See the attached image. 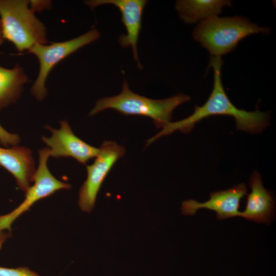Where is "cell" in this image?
<instances>
[{
    "instance_id": "6da1fadb",
    "label": "cell",
    "mask_w": 276,
    "mask_h": 276,
    "mask_svg": "<svg viewBox=\"0 0 276 276\" xmlns=\"http://www.w3.org/2000/svg\"><path fill=\"white\" fill-rule=\"evenodd\" d=\"M211 65L214 70V84L212 93L202 106L196 105L190 116L179 121L170 122L155 136L147 141L148 146L162 136L179 130L187 133L191 131L195 124L201 120L214 115H227L234 117L238 130L251 133H260L269 125L270 113L259 110L247 111L236 107L226 95L221 81V57L212 56Z\"/></svg>"
},
{
    "instance_id": "7a4b0ae2",
    "label": "cell",
    "mask_w": 276,
    "mask_h": 276,
    "mask_svg": "<svg viewBox=\"0 0 276 276\" xmlns=\"http://www.w3.org/2000/svg\"><path fill=\"white\" fill-rule=\"evenodd\" d=\"M270 30L243 16H217L199 22L193 30V37L212 56L221 57L232 51L247 36L259 33L266 34Z\"/></svg>"
},
{
    "instance_id": "3957f363",
    "label": "cell",
    "mask_w": 276,
    "mask_h": 276,
    "mask_svg": "<svg viewBox=\"0 0 276 276\" xmlns=\"http://www.w3.org/2000/svg\"><path fill=\"white\" fill-rule=\"evenodd\" d=\"M190 100L189 96L183 94L162 100L150 99L131 91L124 80L119 95L98 100L89 115L93 116L104 109H113L125 115L150 118L157 128H163L171 122L174 109Z\"/></svg>"
},
{
    "instance_id": "277c9868",
    "label": "cell",
    "mask_w": 276,
    "mask_h": 276,
    "mask_svg": "<svg viewBox=\"0 0 276 276\" xmlns=\"http://www.w3.org/2000/svg\"><path fill=\"white\" fill-rule=\"evenodd\" d=\"M30 1L0 0L3 35L20 53L36 43L47 44L46 27L29 7Z\"/></svg>"
},
{
    "instance_id": "5b68a950",
    "label": "cell",
    "mask_w": 276,
    "mask_h": 276,
    "mask_svg": "<svg viewBox=\"0 0 276 276\" xmlns=\"http://www.w3.org/2000/svg\"><path fill=\"white\" fill-rule=\"evenodd\" d=\"M100 36L99 32L94 29L67 41L50 44L36 43L31 47L28 53L35 55L39 63L38 74L31 88V94L38 100H42L47 95L45 81L52 68L71 54L97 40Z\"/></svg>"
},
{
    "instance_id": "8992f818",
    "label": "cell",
    "mask_w": 276,
    "mask_h": 276,
    "mask_svg": "<svg viewBox=\"0 0 276 276\" xmlns=\"http://www.w3.org/2000/svg\"><path fill=\"white\" fill-rule=\"evenodd\" d=\"M38 153L39 164L34 173V185L26 192L24 200L18 207L7 214L0 216V231H11L13 222L37 201L52 195L58 190L71 187L69 183L58 180L50 172L47 165L50 156L49 148L40 149Z\"/></svg>"
},
{
    "instance_id": "52a82bcc",
    "label": "cell",
    "mask_w": 276,
    "mask_h": 276,
    "mask_svg": "<svg viewBox=\"0 0 276 276\" xmlns=\"http://www.w3.org/2000/svg\"><path fill=\"white\" fill-rule=\"evenodd\" d=\"M125 148L113 141H104L94 163L87 166V176L79 190V206L90 212L101 185L116 162L125 154Z\"/></svg>"
},
{
    "instance_id": "ba28073f",
    "label": "cell",
    "mask_w": 276,
    "mask_h": 276,
    "mask_svg": "<svg viewBox=\"0 0 276 276\" xmlns=\"http://www.w3.org/2000/svg\"><path fill=\"white\" fill-rule=\"evenodd\" d=\"M60 123L59 129L47 125L45 127L51 131L52 135L42 137V141L49 147L50 156L55 158L72 157L81 164H85L97 156L99 148L87 144L76 136L67 121H61Z\"/></svg>"
},
{
    "instance_id": "9c48e42d",
    "label": "cell",
    "mask_w": 276,
    "mask_h": 276,
    "mask_svg": "<svg viewBox=\"0 0 276 276\" xmlns=\"http://www.w3.org/2000/svg\"><path fill=\"white\" fill-rule=\"evenodd\" d=\"M85 3L91 9L104 4L113 5L118 8L126 31L125 34H123L119 36L118 41L123 48H132L133 59L136 61L138 67L142 68V66L139 60L137 44L142 28L143 13L147 1L92 0Z\"/></svg>"
},
{
    "instance_id": "30bf717a",
    "label": "cell",
    "mask_w": 276,
    "mask_h": 276,
    "mask_svg": "<svg viewBox=\"0 0 276 276\" xmlns=\"http://www.w3.org/2000/svg\"><path fill=\"white\" fill-rule=\"evenodd\" d=\"M247 189L244 183H240L226 190L219 191L210 194V198L204 202H199L193 199L184 201L181 205L182 213L193 215L200 209H207L215 211L218 220L241 217L239 211L241 199L246 195Z\"/></svg>"
},
{
    "instance_id": "8fae6325",
    "label": "cell",
    "mask_w": 276,
    "mask_h": 276,
    "mask_svg": "<svg viewBox=\"0 0 276 276\" xmlns=\"http://www.w3.org/2000/svg\"><path fill=\"white\" fill-rule=\"evenodd\" d=\"M32 151L25 147H0V165L15 178L20 189L25 193L33 181L35 172Z\"/></svg>"
},
{
    "instance_id": "7c38bea8",
    "label": "cell",
    "mask_w": 276,
    "mask_h": 276,
    "mask_svg": "<svg viewBox=\"0 0 276 276\" xmlns=\"http://www.w3.org/2000/svg\"><path fill=\"white\" fill-rule=\"evenodd\" d=\"M249 185L251 191L247 196L245 210L241 212V217L268 225L274 209L272 195L264 187L261 176L257 171L251 174Z\"/></svg>"
},
{
    "instance_id": "4fadbf2b",
    "label": "cell",
    "mask_w": 276,
    "mask_h": 276,
    "mask_svg": "<svg viewBox=\"0 0 276 276\" xmlns=\"http://www.w3.org/2000/svg\"><path fill=\"white\" fill-rule=\"evenodd\" d=\"M231 6L232 1L228 0H179L175 8L185 22L194 24L217 16L223 7Z\"/></svg>"
},
{
    "instance_id": "5bb4252c",
    "label": "cell",
    "mask_w": 276,
    "mask_h": 276,
    "mask_svg": "<svg viewBox=\"0 0 276 276\" xmlns=\"http://www.w3.org/2000/svg\"><path fill=\"white\" fill-rule=\"evenodd\" d=\"M28 81V76L19 64L12 68L0 66V110L18 100Z\"/></svg>"
},
{
    "instance_id": "9a60e30c",
    "label": "cell",
    "mask_w": 276,
    "mask_h": 276,
    "mask_svg": "<svg viewBox=\"0 0 276 276\" xmlns=\"http://www.w3.org/2000/svg\"><path fill=\"white\" fill-rule=\"evenodd\" d=\"M0 276H39L37 273L27 267L16 268L0 266Z\"/></svg>"
},
{
    "instance_id": "2e32d148",
    "label": "cell",
    "mask_w": 276,
    "mask_h": 276,
    "mask_svg": "<svg viewBox=\"0 0 276 276\" xmlns=\"http://www.w3.org/2000/svg\"><path fill=\"white\" fill-rule=\"evenodd\" d=\"M20 142V137L15 133H10L4 129L0 124V143L4 147L8 148L17 146Z\"/></svg>"
},
{
    "instance_id": "e0dca14e",
    "label": "cell",
    "mask_w": 276,
    "mask_h": 276,
    "mask_svg": "<svg viewBox=\"0 0 276 276\" xmlns=\"http://www.w3.org/2000/svg\"><path fill=\"white\" fill-rule=\"evenodd\" d=\"M30 4L31 5V8L35 12L36 10H43L50 6V3L48 1H31Z\"/></svg>"
},
{
    "instance_id": "ac0fdd59",
    "label": "cell",
    "mask_w": 276,
    "mask_h": 276,
    "mask_svg": "<svg viewBox=\"0 0 276 276\" xmlns=\"http://www.w3.org/2000/svg\"><path fill=\"white\" fill-rule=\"evenodd\" d=\"M9 236L10 234H6L2 232V231H0V249L2 248L3 243Z\"/></svg>"
},
{
    "instance_id": "d6986e66",
    "label": "cell",
    "mask_w": 276,
    "mask_h": 276,
    "mask_svg": "<svg viewBox=\"0 0 276 276\" xmlns=\"http://www.w3.org/2000/svg\"><path fill=\"white\" fill-rule=\"evenodd\" d=\"M4 40H5V39L3 35L2 23V21L0 18V46H1L3 44V43L4 42Z\"/></svg>"
}]
</instances>
